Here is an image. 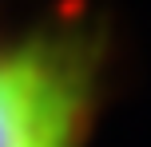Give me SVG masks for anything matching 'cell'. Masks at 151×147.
Returning a JSON list of instances; mask_svg holds the SVG:
<instances>
[{
	"label": "cell",
	"mask_w": 151,
	"mask_h": 147,
	"mask_svg": "<svg viewBox=\"0 0 151 147\" xmlns=\"http://www.w3.org/2000/svg\"><path fill=\"white\" fill-rule=\"evenodd\" d=\"M91 119V64L76 40L0 48V147H80Z\"/></svg>",
	"instance_id": "6da1fadb"
}]
</instances>
